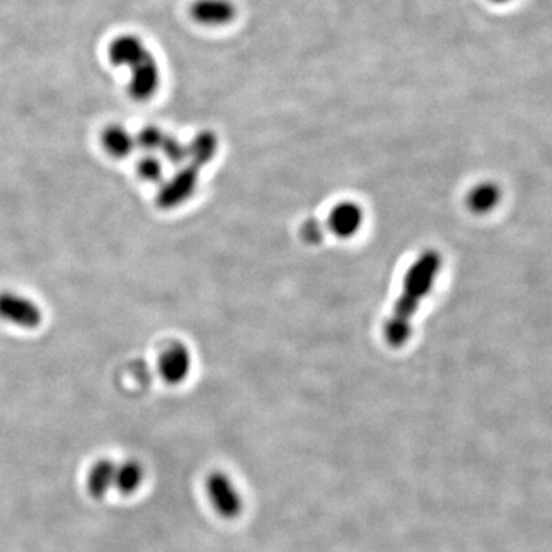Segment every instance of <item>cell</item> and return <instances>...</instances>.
<instances>
[{"instance_id":"4","label":"cell","mask_w":552,"mask_h":552,"mask_svg":"<svg viewBox=\"0 0 552 552\" xmlns=\"http://www.w3.org/2000/svg\"><path fill=\"white\" fill-rule=\"evenodd\" d=\"M190 15L197 23L210 28L229 25L236 17V6L230 0H197Z\"/></svg>"},{"instance_id":"16","label":"cell","mask_w":552,"mask_h":552,"mask_svg":"<svg viewBox=\"0 0 552 552\" xmlns=\"http://www.w3.org/2000/svg\"><path fill=\"white\" fill-rule=\"evenodd\" d=\"M492 4H497V5H501V4H508V2H511V0H490Z\"/></svg>"},{"instance_id":"6","label":"cell","mask_w":552,"mask_h":552,"mask_svg":"<svg viewBox=\"0 0 552 552\" xmlns=\"http://www.w3.org/2000/svg\"><path fill=\"white\" fill-rule=\"evenodd\" d=\"M148 54L143 41L135 36L118 37L109 46V59L115 67H128L131 69Z\"/></svg>"},{"instance_id":"5","label":"cell","mask_w":552,"mask_h":552,"mask_svg":"<svg viewBox=\"0 0 552 552\" xmlns=\"http://www.w3.org/2000/svg\"><path fill=\"white\" fill-rule=\"evenodd\" d=\"M160 373L168 383L183 382L190 372V354L188 348L175 343L160 356Z\"/></svg>"},{"instance_id":"15","label":"cell","mask_w":552,"mask_h":552,"mask_svg":"<svg viewBox=\"0 0 552 552\" xmlns=\"http://www.w3.org/2000/svg\"><path fill=\"white\" fill-rule=\"evenodd\" d=\"M163 149L164 155L168 157L169 161H172V163H179L181 160H184L186 157V149L179 143V140H175L174 137H166L164 135L163 144H161V148Z\"/></svg>"},{"instance_id":"1","label":"cell","mask_w":552,"mask_h":552,"mask_svg":"<svg viewBox=\"0 0 552 552\" xmlns=\"http://www.w3.org/2000/svg\"><path fill=\"white\" fill-rule=\"evenodd\" d=\"M206 494L215 511L225 519H236L243 511V497L235 482L221 471L206 477Z\"/></svg>"},{"instance_id":"12","label":"cell","mask_w":552,"mask_h":552,"mask_svg":"<svg viewBox=\"0 0 552 552\" xmlns=\"http://www.w3.org/2000/svg\"><path fill=\"white\" fill-rule=\"evenodd\" d=\"M359 221L361 215L354 206H343L333 214V225L341 235H348L353 230L358 229Z\"/></svg>"},{"instance_id":"7","label":"cell","mask_w":552,"mask_h":552,"mask_svg":"<svg viewBox=\"0 0 552 552\" xmlns=\"http://www.w3.org/2000/svg\"><path fill=\"white\" fill-rule=\"evenodd\" d=\"M195 179H197V170L194 168L179 172L174 179H170L164 186L163 189L160 190L159 205L166 209L179 205L194 189Z\"/></svg>"},{"instance_id":"13","label":"cell","mask_w":552,"mask_h":552,"mask_svg":"<svg viewBox=\"0 0 552 552\" xmlns=\"http://www.w3.org/2000/svg\"><path fill=\"white\" fill-rule=\"evenodd\" d=\"M164 135L159 128L155 126H148L142 129L135 138V144L144 151H153V149L161 148L163 144Z\"/></svg>"},{"instance_id":"14","label":"cell","mask_w":552,"mask_h":552,"mask_svg":"<svg viewBox=\"0 0 552 552\" xmlns=\"http://www.w3.org/2000/svg\"><path fill=\"white\" fill-rule=\"evenodd\" d=\"M138 172L148 181H159L163 177V166L155 157H144L138 164Z\"/></svg>"},{"instance_id":"2","label":"cell","mask_w":552,"mask_h":552,"mask_svg":"<svg viewBox=\"0 0 552 552\" xmlns=\"http://www.w3.org/2000/svg\"><path fill=\"white\" fill-rule=\"evenodd\" d=\"M0 317L17 327L36 328L43 321V313L36 302L17 293H0Z\"/></svg>"},{"instance_id":"10","label":"cell","mask_w":552,"mask_h":552,"mask_svg":"<svg viewBox=\"0 0 552 552\" xmlns=\"http://www.w3.org/2000/svg\"><path fill=\"white\" fill-rule=\"evenodd\" d=\"M501 199V190L496 183H481L468 195V206L475 214H486L494 209Z\"/></svg>"},{"instance_id":"3","label":"cell","mask_w":552,"mask_h":552,"mask_svg":"<svg viewBox=\"0 0 552 552\" xmlns=\"http://www.w3.org/2000/svg\"><path fill=\"white\" fill-rule=\"evenodd\" d=\"M160 85V69L152 54L138 61L131 68V80H129V92L135 100H148L152 97Z\"/></svg>"},{"instance_id":"8","label":"cell","mask_w":552,"mask_h":552,"mask_svg":"<svg viewBox=\"0 0 552 552\" xmlns=\"http://www.w3.org/2000/svg\"><path fill=\"white\" fill-rule=\"evenodd\" d=\"M115 468L113 460L100 459L87 473V486L89 496L103 499L111 491L115 482Z\"/></svg>"},{"instance_id":"9","label":"cell","mask_w":552,"mask_h":552,"mask_svg":"<svg viewBox=\"0 0 552 552\" xmlns=\"http://www.w3.org/2000/svg\"><path fill=\"white\" fill-rule=\"evenodd\" d=\"M144 481L143 466L137 460H124L123 464L115 468V482L114 486L123 496H131L137 492Z\"/></svg>"},{"instance_id":"11","label":"cell","mask_w":552,"mask_h":552,"mask_svg":"<svg viewBox=\"0 0 552 552\" xmlns=\"http://www.w3.org/2000/svg\"><path fill=\"white\" fill-rule=\"evenodd\" d=\"M103 146L106 149L107 153H111L115 159H123L133 152L135 138L123 126L114 124L103 133Z\"/></svg>"}]
</instances>
